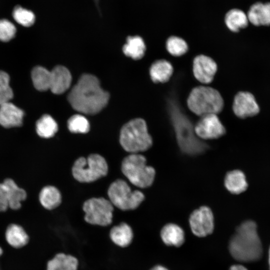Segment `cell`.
<instances>
[{
    "label": "cell",
    "instance_id": "31",
    "mask_svg": "<svg viewBox=\"0 0 270 270\" xmlns=\"http://www.w3.org/2000/svg\"><path fill=\"white\" fill-rule=\"evenodd\" d=\"M14 20L24 26L29 27L35 21V16L30 10L22 8L20 6H16L12 12Z\"/></svg>",
    "mask_w": 270,
    "mask_h": 270
},
{
    "label": "cell",
    "instance_id": "15",
    "mask_svg": "<svg viewBox=\"0 0 270 270\" xmlns=\"http://www.w3.org/2000/svg\"><path fill=\"white\" fill-rule=\"evenodd\" d=\"M72 76L64 66H58L50 71V90L54 94H61L70 86Z\"/></svg>",
    "mask_w": 270,
    "mask_h": 270
},
{
    "label": "cell",
    "instance_id": "10",
    "mask_svg": "<svg viewBox=\"0 0 270 270\" xmlns=\"http://www.w3.org/2000/svg\"><path fill=\"white\" fill-rule=\"evenodd\" d=\"M200 117L194 126L195 133L198 138L216 139L225 134L226 128L216 114H207Z\"/></svg>",
    "mask_w": 270,
    "mask_h": 270
},
{
    "label": "cell",
    "instance_id": "12",
    "mask_svg": "<svg viewBox=\"0 0 270 270\" xmlns=\"http://www.w3.org/2000/svg\"><path fill=\"white\" fill-rule=\"evenodd\" d=\"M216 62L210 57L204 54L196 56L192 62V72L195 78L204 84L210 83L217 72Z\"/></svg>",
    "mask_w": 270,
    "mask_h": 270
},
{
    "label": "cell",
    "instance_id": "34",
    "mask_svg": "<svg viewBox=\"0 0 270 270\" xmlns=\"http://www.w3.org/2000/svg\"><path fill=\"white\" fill-rule=\"evenodd\" d=\"M9 208L6 186L0 183V212H4Z\"/></svg>",
    "mask_w": 270,
    "mask_h": 270
},
{
    "label": "cell",
    "instance_id": "2",
    "mask_svg": "<svg viewBox=\"0 0 270 270\" xmlns=\"http://www.w3.org/2000/svg\"><path fill=\"white\" fill-rule=\"evenodd\" d=\"M256 228V222L251 220H246L237 227L228 244L230 252L235 260L250 262L261 258L262 245Z\"/></svg>",
    "mask_w": 270,
    "mask_h": 270
},
{
    "label": "cell",
    "instance_id": "25",
    "mask_svg": "<svg viewBox=\"0 0 270 270\" xmlns=\"http://www.w3.org/2000/svg\"><path fill=\"white\" fill-rule=\"evenodd\" d=\"M6 238L7 242L12 247L20 248L28 242V236L20 226L16 224L9 225L6 232Z\"/></svg>",
    "mask_w": 270,
    "mask_h": 270
},
{
    "label": "cell",
    "instance_id": "19",
    "mask_svg": "<svg viewBox=\"0 0 270 270\" xmlns=\"http://www.w3.org/2000/svg\"><path fill=\"white\" fill-rule=\"evenodd\" d=\"M133 236L131 227L125 222L114 226L110 232V238L112 242L122 248L128 246L132 242Z\"/></svg>",
    "mask_w": 270,
    "mask_h": 270
},
{
    "label": "cell",
    "instance_id": "38",
    "mask_svg": "<svg viewBox=\"0 0 270 270\" xmlns=\"http://www.w3.org/2000/svg\"><path fill=\"white\" fill-rule=\"evenodd\" d=\"M2 254V250L0 247V256H1Z\"/></svg>",
    "mask_w": 270,
    "mask_h": 270
},
{
    "label": "cell",
    "instance_id": "4",
    "mask_svg": "<svg viewBox=\"0 0 270 270\" xmlns=\"http://www.w3.org/2000/svg\"><path fill=\"white\" fill-rule=\"evenodd\" d=\"M120 142L126 151L131 154H138L149 149L152 140L148 132L146 122L137 118L126 123L120 130Z\"/></svg>",
    "mask_w": 270,
    "mask_h": 270
},
{
    "label": "cell",
    "instance_id": "3",
    "mask_svg": "<svg viewBox=\"0 0 270 270\" xmlns=\"http://www.w3.org/2000/svg\"><path fill=\"white\" fill-rule=\"evenodd\" d=\"M189 110L201 116L207 114H218L222 112L224 101L220 92L208 86H200L192 89L186 101Z\"/></svg>",
    "mask_w": 270,
    "mask_h": 270
},
{
    "label": "cell",
    "instance_id": "32",
    "mask_svg": "<svg viewBox=\"0 0 270 270\" xmlns=\"http://www.w3.org/2000/svg\"><path fill=\"white\" fill-rule=\"evenodd\" d=\"M12 90L10 86L8 74L0 70V104L10 102L13 98Z\"/></svg>",
    "mask_w": 270,
    "mask_h": 270
},
{
    "label": "cell",
    "instance_id": "7",
    "mask_svg": "<svg viewBox=\"0 0 270 270\" xmlns=\"http://www.w3.org/2000/svg\"><path fill=\"white\" fill-rule=\"evenodd\" d=\"M108 166L104 157L94 154L87 158H78L72 168L74 178L81 182H90L105 176L108 174Z\"/></svg>",
    "mask_w": 270,
    "mask_h": 270
},
{
    "label": "cell",
    "instance_id": "21",
    "mask_svg": "<svg viewBox=\"0 0 270 270\" xmlns=\"http://www.w3.org/2000/svg\"><path fill=\"white\" fill-rule=\"evenodd\" d=\"M226 189L233 194H240L245 191L248 186L246 176L240 170H234L227 173L224 178Z\"/></svg>",
    "mask_w": 270,
    "mask_h": 270
},
{
    "label": "cell",
    "instance_id": "1",
    "mask_svg": "<svg viewBox=\"0 0 270 270\" xmlns=\"http://www.w3.org/2000/svg\"><path fill=\"white\" fill-rule=\"evenodd\" d=\"M68 99L76 110L82 114H94L106 106L109 94L101 88L96 76L84 74L72 88Z\"/></svg>",
    "mask_w": 270,
    "mask_h": 270
},
{
    "label": "cell",
    "instance_id": "13",
    "mask_svg": "<svg viewBox=\"0 0 270 270\" xmlns=\"http://www.w3.org/2000/svg\"><path fill=\"white\" fill-rule=\"evenodd\" d=\"M232 110L238 117L244 118L257 114L260 108L252 94L248 92H240L234 98Z\"/></svg>",
    "mask_w": 270,
    "mask_h": 270
},
{
    "label": "cell",
    "instance_id": "9",
    "mask_svg": "<svg viewBox=\"0 0 270 270\" xmlns=\"http://www.w3.org/2000/svg\"><path fill=\"white\" fill-rule=\"evenodd\" d=\"M82 208L88 223L100 226L112 223L114 207L110 200L104 198H92L84 202Z\"/></svg>",
    "mask_w": 270,
    "mask_h": 270
},
{
    "label": "cell",
    "instance_id": "14",
    "mask_svg": "<svg viewBox=\"0 0 270 270\" xmlns=\"http://www.w3.org/2000/svg\"><path fill=\"white\" fill-rule=\"evenodd\" d=\"M24 112L10 102L0 104V125L5 128L20 126Z\"/></svg>",
    "mask_w": 270,
    "mask_h": 270
},
{
    "label": "cell",
    "instance_id": "26",
    "mask_svg": "<svg viewBox=\"0 0 270 270\" xmlns=\"http://www.w3.org/2000/svg\"><path fill=\"white\" fill-rule=\"evenodd\" d=\"M146 44L139 36H129L126 44L123 46V52L128 56L138 60L142 58L145 53Z\"/></svg>",
    "mask_w": 270,
    "mask_h": 270
},
{
    "label": "cell",
    "instance_id": "29",
    "mask_svg": "<svg viewBox=\"0 0 270 270\" xmlns=\"http://www.w3.org/2000/svg\"><path fill=\"white\" fill-rule=\"evenodd\" d=\"M168 52L174 56H180L188 50V44L183 38L177 36H171L166 41Z\"/></svg>",
    "mask_w": 270,
    "mask_h": 270
},
{
    "label": "cell",
    "instance_id": "37",
    "mask_svg": "<svg viewBox=\"0 0 270 270\" xmlns=\"http://www.w3.org/2000/svg\"><path fill=\"white\" fill-rule=\"evenodd\" d=\"M269 264H270V248L269 250Z\"/></svg>",
    "mask_w": 270,
    "mask_h": 270
},
{
    "label": "cell",
    "instance_id": "6",
    "mask_svg": "<svg viewBox=\"0 0 270 270\" xmlns=\"http://www.w3.org/2000/svg\"><path fill=\"white\" fill-rule=\"evenodd\" d=\"M172 122L177 142L180 150L184 154L194 156L203 153L208 147L199 140L194 127L186 118L180 115L172 116Z\"/></svg>",
    "mask_w": 270,
    "mask_h": 270
},
{
    "label": "cell",
    "instance_id": "35",
    "mask_svg": "<svg viewBox=\"0 0 270 270\" xmlns=\"http://www.w3.org/2000/svg\"><path fill=\"white\" fill-rule=\"evenodd\" d=\"M229 270H248L244 266L240 264H234L232 266Z\"/></svg>",
    "mask_w": 270,
    "mask_h": 270
},
{
    "label": "cell",
    "instance_id": "28",
    "mask_svg": "<svg viewBox=\"0 0 270 270\" xmlns=\"http://www.w3.org/2000/svg\"><path fill=\"white\" fill-rule=\"evenodd\" d=\"M31 76L34 86L37 90L44 92L50 90V70L37 66L32 69Z\"/></svg>",
    "mask_w": 270,
    "mask_h": 270
},
{
    "label": "cell",
    "instance_id": "24",
    "mask_svg": "<svg viewBox=\"0 0 270 270\" xmlns=\"http://www.w3.org/2000/svg\"><path fill=\"white\" fill-rule=\"evenodd\" d=\"M39 200L42 206L47 210H53L61 203L62 196L59 190L54 186L44 187L39 194Z\"/></svg>",
    "mask_w": 270,
    "mask_h": 270
},
{
    "label": "cell",
    "instance_id": "27",
    "mask_svg": "<svg viewBox=\"0 0 270 270\" xmlns=\"http://www.w3.org/2000/svg\"><path fill=\"white\" fill-rule=\"evenodd\" d=\"M58 130V126L55 120L48 114H44L36 122L37 134L42 138L52 137Z\"/></svg>",
    "mask_w": 270,
    "mask_h": 270
},
{
    "label": "cell",
    "instance_id": "36",
    "mask_svg": "<svg viewBox=\"0 0 270 270\" xmlns=\"http://www.w3.org/2000/svg\"><path fill=\"white\" fill-rule=\"evenodd\" d=\"M150 270H168L162 266L158 265V266H154V267L152 268Z\"/></svg>",
    "mask_w": 270,
    "mask_h": 270
},
{
    "label": "cell",
    "instance_id": "16",
    "mask_svg": "<svg viewBox=\"0 0 270 270\" xmlns=\"http://www.w3.org/2000/svg\"><path fill=\"white\" fill-rule=\"evenodd\" d=\"M247 16L248 22L255 26H270V2L254 3L250 8Z\"/></svg>",
    "mask_w": 270,
    "mask_h": 270
},
{
    "label": "cell",
    "instance_id": "30",
    "mask_svg": "<svg viewBox=\"0 0 270 270\" xmlns=\"http://www.w3.org/2000/svg\"><path fill=\"white\" fill-rule=\"evenodd\" d=\"M68 127L72 132L85 134L89 131L90 126L88 121L84 116L75 114L68 119Z\"/></svg>",
    "mask_w": 270,
    "mask_h": 270
},
{
    "label": "cell",
    "instance_id": "33",
    "mask_svg": "<svg viewBox=\"0 0 270 270\" xmlns=\"http://www.w3.org/2000/svg\"><path fill=\"white\" fill-rule=\"evenodd\" d=\"M16 32L14 25L6 19L0 20V40L7 42L13 38Z\"/></svg>",
    "mask_w": 270,
    "mask_h": 270
},
{
    "label": "cell",
    "instance_id": "20",
    "mask_svg": "<svg viewBox=\"0 0 270 270\" xmlns=\"http://www.w3.org/2000/svg\"><path fill=\"white\" fill-rule=\"evenodd\" d=\"M3 182L6 189L9 208L14 210H18L21 207V202L26 198V192L11 178H6Z\"/></svg>",
    "mask_w": 270,
    "mask_h": 270
},
{
    "label": "cell",
    "instance_id": "5",
    "mask_svg": "<svg viewBox=\"0 0 270 270\" xmlns=\"http://www.w3.org/2000/svg\"><path fill=\"white\" fill-rule=\"evenodd\" d=\"M122 171L132 184L140 188L150 186L156 174L152 167L146 165L145 157L138 154H131L124 158Z\"/></svg>",
    "mask_w": 270,
    "mask_h": 270
},
{
    "label": "cell",
    "instance_id": "17",
    "mask_svg": "<svg viewBox=\"0 0 270 270\" xmlns=\"http://www.w3.org/2000/svg\"><path fill=\"white\" fill-rule=\"evenodd\" d=\"M160 237L167 246H180L184 242V233L183 230L174 224H168L164 226L160 231Z\"/></svg>",
    "mask_w": 270,
    "mask_h": 270
},
{
    "label": "cell",
    "instance_id": "18",
    "mask_svg": "<svg viewBox=\"0 0 270 270\" xmlns=\"http://www.w3.org/2000/svg\"><path fill=\"white\" fill-rule=\"evenodd\" d=\"M173 72V66L170 62L165 60H159L152 64L150 74L154 83H164L170 80Z\"/></svg>",
    "mask_w": 270,
    "mask_h": 270
},
{
    "label": "cell",
    "instance_id": "23",
    "mask_svg": "<svg viewBox=\"0 0 270 270\" xmlns=\"http://www.w3.org/2000/svg\"><path fill=\"white\" fill-rule=\"evenodd\" d=\"M248 22L247 15L242 10L238 8L230 10L224 16V22L226 27L234 32L246 28Z\"/></svg>",
    "mask_w": 270,
    "mask_h": 270
},
{
    "label": "cell",
    "instance_id": "11",
    "mask_svg": "<svg viewBox=\"0 0 270 270\" xmlns=\"http://www.w3.org/2000/svg\"><path fill=\"white\" fill-rule=\"evenodd\" d=\"M192 233L198 237H204L211 234L214 229V216L211 210L202 206L194 210L189 218Z\"/></svg>",
    "mask_w": 270,
    "mask_h": 270
},
{
    "label": "cell",
    "instance_id": "22",
    "mask_svg": "<svg viewBox=\"0 0 270 270\" xmlns=\"http://www.w3.org/2000/svg\"><path fill=\"white\" fill-rule=\"evenodd\" d=\"M78 267L76 258L71 254L58 253L48 262L46 270H77Z\"/></svg>",
    "mask_w": 270,
    "mask_h": 270
},
{
    "label": "cell",
    "instance_id": "8",
    "mask_svg": "<svg viewBox=\"0 0 270 270\" xmlns=\"http://www.w3.org/2000/svg\"><path fill=\"white\" fill-rule=\"evenodd\" d=\"M108 195L112 205L122 210L136 209L144 198L142 192L137 190L132 191L128 184L120 179L111 184Z\"/></svg>",
    "mask_w": 270,
    "mask_h": 270
}]
</instances>
